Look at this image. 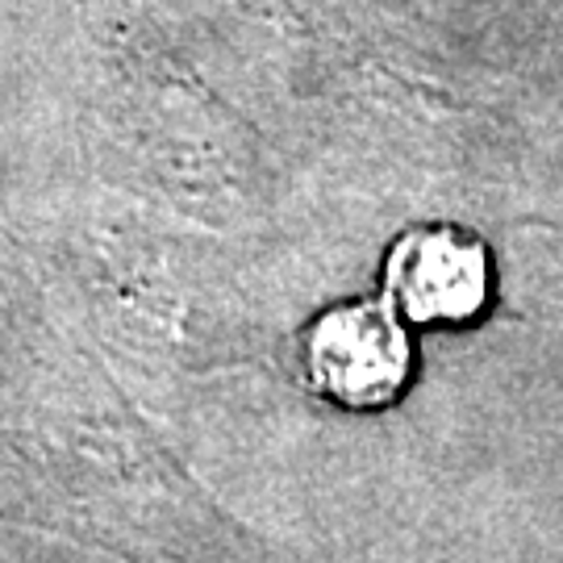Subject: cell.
Here are the masks:
<instances>
[{
	"instance_id": "6da1fadb",
	"label": "cell",
	"mask_w": 563,
	"mask_h": 563,
	"mask_svg": "<svg viewBox=\"0 0 563 563\" xmlns=\"http://www.w3.org/2000/svg\"><path fill=\"white\" fill-rule=\"evenodd\" d=\"M305 380L346 409L388 405L409 380V334L388 301H351L325 309L305 330Z\"/></svg>"
},
{
	"instance_id": "7a4b0ae2",
	"label": "cell",
	"mask_w": 563,
	"mask_h": 563,
	"mask_svg": "<svg viewBox=\"0 0 563 563\" xmlns=\"http://www.w3.org/2000/svg\"><path fill=\"white\" fill-rule=\"evenodd\" d=\"M493 292V263L481 239L426 225L397 239L384 263V301L418 325L467 322Z\"/></svg>"
}]
</instances>
